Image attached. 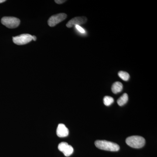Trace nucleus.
Returning a JSON list of instances; mask_svg holds the SVG:
<instances>
[{"label":"nucleus","mask_w":157,"mask_h":157,"mask_svg":"<svg viewBox=\"0 0 157 157\" xmlns=\"http://www.w3.org/2000/svg\"><path fill=\"white\" fill-rule=\"evenodd\" d=\"M95 146L100 149L110 151H117L120 149L117 144L105 140H97L95 142Z\"/></svg>","instance_id":"f257e3e1"},{"label":"nucleus","mask_w":157,"mask_h":157,"mask_svg":"<svg viewBox=\"0 0 157 157\" xmlns=\"http://www.w3.org/2000/svg\"><path fill=\"white\" fill-rule=\"evenodd\" d=\"M127 144L129 146L135 148H140L143 147L145 144V139L139 136H132L126 140Z\"/></svg>","instance_id":"f03ea898"},{"label":"nucleus","mask_w":157,"mask_h":157,"mask_svg":"<svg viewBox=\"0 0 157 157\" xmlns=\"http://www.w3.org/2000/svg\"><path fill=\"white\" fill-rule=\"evenodd\" d=\"M1 22L8 28L14 29L19 25L20 20L17 17H4L1 20Z\"/></svg>","instance_id":"7ed1b4c3"},{"label":"nucleus","mask_w":157,"mask_h":157,"mask_svg":"<svg viewBox=\"0 0 157 157\" xmlns=\"http://www.w3.org/2000/svg\"><path fill=\"white\" fill-rule=\"evenodd\" d=\"M33 40V36L28 34H24L17 36L13 37L14 44L17 45H23L27 44Z\"/></svg>","instance_id":"20e7f679"},{"label":"nucleus","mask_w":157,"mask_h":157,"mask_svg":"<svg viewBox=\"0 0 157 157\" xmlns=\"http://www.w3.org/2000/svg\"><path fill=\"white\" fill-rule=\"evenodd\" d=\"M67 17V14L65 13H59V14L52 15L48 20V23L49 26L54 27L59 23L62 22Z\"/></svg>","instance_id":"39448f33"},{"label":"nucleus","mask_w":157,"mask_h":157,"mask_svg":"<svg viewBox=\"0 0 157 157\" xmlns=\"http://www.w3.org/2000/svg\"><path fill=\"white\" fill-rule=\"evenodd\" d=\"M87 18L84 16L74 17L70 20V21L67 23V27L70 28L74 25H82L87 22Z\"/></svg>","instance_id":"423d86ee"},{"label":"nucleus","mask_w":157,"mask_h":157,"mask_svg":"<svg viewBox=\"0 0 157 157\" xmlns=\"http://www.w3.org/2000/svg\"><path fill=\"white\" fill-rule=\"evenodd\" d=\"M69 130L65 124H59L56 130V134L59 137H67L69 135Z\"/></svg>","instance_id":"0eeeda50"},{"label":"nucleus","mask_w":157,"mask_h":157,"mask_svg":"<svg viewBox=\"0 0 157 157\" xmlns=\"http://www.w3.org/2000/svg\"><path fill=\"white\" fill-rule=\"evenodd\" d=\"M123 88V86L122 83L120 82H116L113 84L111 90L113 93L116 94L121 92Z\"/></svg>","instance_id":"6e6552de"},{"label":"nucleus","mask_w":157,"mask_h":157,"mask_svg":"<svg viewBox=\"0 0 157 157\" xmlns=\"http://www.w3.org/2000/svg\"><path fill=\"white\" fill-rule=\"evenodd\" d=\"M128 100V96L126 93L123 94L118 99L117 103L120 106H122L127 103Z\"/></svg>","instance_id":"1a4fd4ad"},{"label":"nucleus","mask_w":157,"mask_h":157,"mask_svg":"<svg viewBox=\"0 0 157 157\" xmlns=\"http://www.w3.org/2000/svg\"><path fill=\"white\" fill-rule=\"evenodd\" d=\"M118 74L119 76L124 81H128L130 78V75H129V73L126 72H125V71H120Z\"/></svg>","instance_id":"9d476101"},{"label":"nucleus","mask_w":157,"mask_h":157,"mask_svg":"<svg viewBox=\"0 0 157 157\" xmlns=\"http://www.w3.org/2000/svg\"><path fill=\"white\" fill-rule=\"evenodd\" d=\"M114 102V99L109 96H105L104 98V105L107 106H110Z\"/></svg>","instance_id":"9b49d317"},{"label":"nucleus","mask_w":157,"mask_h":157,"mask_svg":"<svg viewBox=\"0 0 157 157\" xmlns=\"http://www.w3.org/2000/svg\"><path fill=\"white\" fill-rule=\"evenodd\" d=\"M73 151H74V150H73V147L71 146V145H69L67 147V148L63 152V153L65 155V156L68 157L70 156L73 153Z\"/></svg>","instance_id":"f8f14e48"},{"label":"nucleus","mask_w":157,"mask_h":157,"mask_svg":"<svg viewBox=\"0 0 157 157\" xmlns=\"http://www.w3.org/2000/svg\"><path fill=\"white\" fill-rule=\"evenodd\" d=\"M69 145V144H68L67 143V142H61V143H60L59 144V150L60 151L63 152L67 148V147Z\"/></svg>","instance_id":"ddd939ff"},{"label":"nucleus","mask_w":157,"mask_h":157,"mask_svg":"<svg viewBox=\"0 0 157 157\" xmlns=\"http://www.w3.org/2000/svg\"><path fill=\"white\" fill-rule=\"evenodd\" d=\"M76 29H77V30L79 31L80 33H85V31L84 29L82 28L81 26L79 25H76Z\"/></svg>","instance_id":"4468645a"},{"label":"nucleus","mask_w":157,"mask_h":157,"mask_svg":"<svg viewBox=\"0 0 157 157\" xmlns=\"http://www.w3.org/2000/svg\"><path fill=\"white\" fill-rule=\"evenodd\" d=\"M67 1H64V0H56L55 1V2L58 4H62L63 3Z\"/></svg>","instance_id":"2eb2a0df"},{"label":"nucleus","mask_w":157,"mask_h":157,"mask_svg":"<svg viewBox=\"0 0 157 157\" xmlns=\"http://www.w3.org/2000/svg\"><path fill=\"white\" fill-rule=\"evenodd\" d=\"M33 40L34 41H36V37L35 36H33Z\"/></svg>","instance_id":"dca6fc26"},{"label":"nucleus","mask_w":157,"mask_h":157,"mask_svg":"<svg viewBox=\"0 0 157 157\" xmlns=\"http://www.w3.org/2000/svg\"><path fill=\"white\" fill-rule=\"evenodd\" d=\"M6 1L5 0H0V3H2L4 2H6Z\"/></svg>","instance_id":"f3484780"}]
</instances>
